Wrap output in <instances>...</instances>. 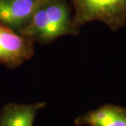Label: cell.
<instances>
[{
    "instance_id": "obj_5",
    "label": "cell",
    "mask_w": 126,
    "mask_h": 126,
    "mask_svg": "<svg viewBox=\"0 0 126 126\" xmlns=\"http://www.w3.org/2000/svg\"><path fill=\"white\" fill-rule=\"evenodd\" d=\"M46 103H8L0 110V126H33L36 115Z\"/></svg>"
},
{
    "instance_id": "obj_4",
    "label": "cell",
    "mask_w": 126,
    "mask_h": 126,
    "mask_svg": "<svg viewBox=\"0 0 126 126\" xmlns=\"http://www.w3.org/2000/svg\"><path fill=\"white\" fill-rule=\"evenodd\" d=\"M44 0H0V25L18 32Z\"/></svg>"
},
{
    "instance_id": "obj_1",
    "label": "cell",
    "mask_w": 126,
    "mask_h": 126,
    "mask_svg": "<svg viewBox=\"0 0 126 126\" xmlns=\"http://www.w3.org/2000/svg\"><path fill=\"white\" fill-rule=\"evenodd\" d=\"M73 11L67 0H44L31 19L17 32L31 41L48 44L66 35H75Z\"/></svg>"
},
{
    "instance_id": "obj_6",
    "label": "cell",
    "mask_w": 126,
    "mask_h": 126,
    "mask_svg": "<svg viewBox=\"0 0 126 126\" xmlns=\"http://www.w3.org/2000/svg\"><path fill=\"white\" fill-rule=\"evenodd\" d=\"M92 126H126L125 110L116 106H111L107 116Z\"/></svg>"
},
{
    "instance_id": "obj_3",
    "label": "cell",
    "mask_w": 126,
    "mask_h": 126,
    "mask_svg": "<svg viewBox=\"0 0 126 126\" xmlns=\"http://www.w3.org/2000/svg\"><path fill=\"white\" fill-rule=\"evenodd\" d=\"M34 52L31 40L0 25V64L18 66L31 58Z\"/></svg>"
},
{
    "instance_id": "obj_2",
    "label": "cell",
    "mask_w": 126,
    "mask_h": 126,
    "mask_svg": "<svg viewBox=\"0 0 126 126\" xmlns=\"http://www.w3.org/2000/svg\"><path fill=\"white\" fill-rule=\"evenodd\" d=\"M75 26L97 21L110 31L126 26V0H70Z\"/></svg>"
}]
</instances>
